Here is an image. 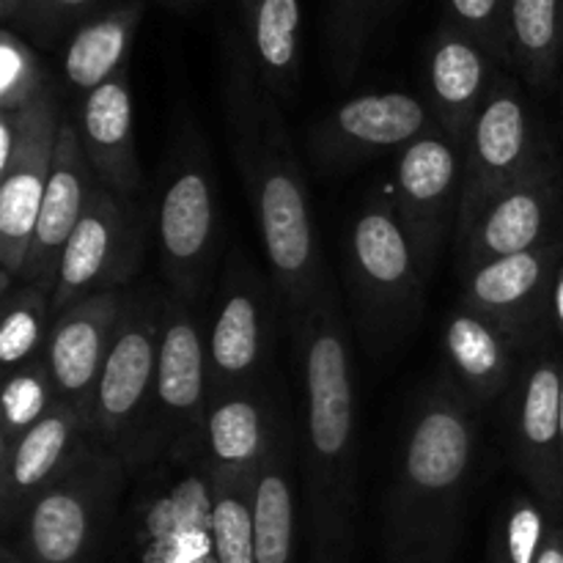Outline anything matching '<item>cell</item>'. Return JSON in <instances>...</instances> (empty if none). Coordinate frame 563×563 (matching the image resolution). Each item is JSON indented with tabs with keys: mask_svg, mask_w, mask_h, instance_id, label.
Wrapping results in <instances>:
<instances>
[{
	"mask_svg": "<svg viewBox=\"0 0 563 563\" xmlns=\"http://www.w3.org/2000/svg\"><path fill=\"white\" fill-rule=\"evenodd\" d=\"M550 328L563 339V264L559 267L553 284V297H550Z\"/></svg>",
	"mask_w": 563,
	"mask_h": 563,
	"instance_id": "obj_39",
	"label": "cell"
},
{
	"mask_svg": "<svg viewBox=\"0 0 563 563\" xmlns=\"http://www.w3.org/2000/svg\"><path fill=\"white\" fill-rule=\"evenodd\" d=\"M302 379L300 471L311 563H352L357 537V377L333 280L286 322Z\"/></svg>",
	"mask_w": 563,
	"mask_h": 563,
	"instance_id": "obj_2",
	"label": "cell"
},
{
	"mask_svg": "<svg viewBox=\"0 0 563 563\" xmlns=\"http://www.w3.org/2000/svg\"><path fill=\"white\" fill-rule=\"evenodd\" d=\"M64 115L58 88L27 108L0 113V295L20 284Z\"/></svg>",
	"mask_w": 563,
	"mask_h": 563,
	"instance_id": "obj_10",
	"label": "cell"
},
{
	"mask_svg": "<svg viewBox=\"0 0 563 563\" xmlns=\"http://www.w3.org/2000/svg\"><path fill=\"white\" fill-rule=\"evenodd\" d=\"M550 157H553V146L544 137L526 93L517 86L515 77L500 69L462 152L456 236L471 229L478 212L495 196L526 179Z\"/></svg>",
	"mask_w": 563,
	"mask_h": 563,
	"instance_id": "obj_12",
	"label": "cell"
},
{
	"mask_svg": "<svg viewBox=\"0 0 563 563\" xmlns=\"http://www.w3.org/2000/svg\"><path fill=\"white\" fill-rule=\"evenodd\" d=\"M148 242H154L152 201H126L104 185L93 187L86 214L58 258L53 317L91 295L130 289Z\"/></svg>",
	"mask_w": 563,
	"mask_h": 563,
	"instance_id": "obj_11",
	"label": "cell"
},
{
	"mask_svg": "<svg viewBox=\"0 0 563 563\" xmlns=\"http://www.w3.org/2000/svg\"><path fill=\"white\" fill-rule=\"evenodd\" d=\"M58 405L53 374L47 361L25 363V366L5 372L3 399H0V460Z\"/></svg>",
	"mask_w": 563,
	"mask_h": 563,
	"instance_id": "obj_31",
	"label": "cell"
},
{
	"mask_svg": "<svg viewBox=\"0 0 563 563\" xmlns=\"http://www.w3.org/2000/svg\"><path fill=\"white\" fill-rule=\"evenodd\" d=\"M97 449L82 412L58 401L14 449L0 460V526L9 533L27 506L53 487L69 467Z\"/></svg>",
	"mask_w": 563,
	"mask_h": 563,
	"instance_id": "obj_20",
	"label": "cell"
},
{
	"mask_svg": "<svg viewBox=\"0 0 563 563\" xmlns=\"http://www.w3.org/2000/svg\"><path fill=\"white\" fill-rule=\"evenodd\" d=\"M460 196L462 152L440 126L401 148L390 201L427 280L449 240L451 223L456 225Z\"/></svg>",
	"mask_w": 563,
	"mask_h": 563,
	"instance_id": "obj_16",
	"label": "cell"
},
{
	"mask_svg": "<svg viewBox=\"0 0 563 563\" xmlns=\"http://www.w3.org/2000/svg\"><path fill=\"white\" fill-rule=\"evenodd\" d=\"M135 482L99 563H218L212 482L198 440L165 454Z\"/></svg>",
	"mask_w": 563,
	"mask_h": 563,
	"instance_id": "obj_5",
	"label": "cell"
},
{
	"mask_svg": "<svg viewBox=\"0 0 563 563\" xmlns=\"http://www.w3.org/2000/svg\"><path fill=\"white\" fill-rule=\"evenodd\" d=\"M561 36H563V22H561Z\"/></svg>",
	"mask_w": 563,
	"mask_h": 563,
	"instance_id": "obj_46",
	"label": "cell"
},
{
	"mask_svg": "<svg viewBox=\"0 0 563 563\" xmlns=\"http://www.w3.org/2000/svg\"><path fill=\"white\" fill-rule=\"evenodd\" d=\"M377 0H330L324 20V44H328L330 71L341 86L352 82L366 58L377 22Z\"/></svg>",
	"mask_w": 563,
	"mask_h": 563,
	"instance_id": "obj_33",
	"label": "cell"
},
{
	"mask_svg": "<svg viewBox=\"0 0 563 563\" xmlns=\"http://www.w3.org/2000/svg\"><path fill=\"white\" fill-rule=\"evenodd\" d=\"M563 0H509L511 66L537 91L559 80L563 58Z\"/></svg>",
	"mask_w": 563,
	"mask_h": 563,
	"instance_id": "obj_29",
	"label": "cell"
},
{
	"mask_svg": "<svg viewBox=\"0 0 563 563\" xmlns=\"http://www.w3.org/2000/svg\"><path fill=\"white\" fill-rule=\"evenodd\" d=\"M220 53V104L231 157L256 218L280 317L289 322L330 278L306 170L286 126L284 104L258 80L240 27H225Z\"/></svg>",
	"mask_w": 563,
	"mask_h": 563,
	"instance_id": "obj_1",
	"label": "cell"
},
{
	"mask_svg": "<svg viewBox=\"0 0 563 563\" xmlns=\"http://www.w3.org/2000/svg\"><path fill=\"white\" fill-rule=\"evenodd\" d=\"M152 212L163 284L190 306L203 308L220 275L223 212L209 143L185 108L174 119Z\"/></svg>",
	"mask_w": 563,
	"mask_h": 563,
	"instance_id": "obj_4",
	"label": "cell"
},
{
	"mask_svg": "<svg viewBox=\"0 0 563 563\" xmlns=\"http://www.w3.org/2000/svg\"><path fill=\"white\" fill-rule=\"evenodd\" d=\"M25 3L27 0H0V20H3L5 25H11V22L16 20V14L25 9Z\"/></svg>",
	"mask_w": 563,
	"mask_h": 563,
	"instance_id": "obj_40",
	"label": "cell"
},
{
	"mask_svg": "<svg viewBox=\"0 0 563 563\" xmlns=\"http://www.w3.org/2000/svg\"><path fill=\"white\" fill-rule=\"evenodd\" d=\"M124 297L126 289L91 295L53 319L44 361L53 374L58 401H66L77 412H82L86 423L99 374L108 361L110 344H113L115 328L124 311Z\"/></svg>",
	"mask_w": 563,
	"mask_h": 563,
	"instance_id": "obj_21",
	"label": "cell"
},
{
	"mask_svg": "<svg viewBox=\"0 0 563 563\" xmlns=\"http://www.w3.org/2000/svg\"><path fill=\"white\" fill-rule=\"evenodd\" d=\"M531 346V341L473 311L465 302H460V308L445 319L443 352L449 363L445 372L476 410H484L509 390Z\"/></svg>",
	"mask_w": 563,
	"mask_h": 563,
	"instance_id": "obj_25",
	"label": "cell"
},
{
	"mask_svg": "<svg viewBox=\"0 0 563 563\" xmlns=\"http://www.w3.org/2000/svg\"><path fill=\"white\" fill-rule=\"evenodd\" d=\"M476 412L449 372L412 401L383 504L388 563H454L476 467Z\"/></svg>",
	"mask_w": 563,
	"mask_h": 563,
	"instance_id": "obj_3",
	"label": "cell"
},
{
	"mask_svg": "<svg viewBox=\"0 0 563 563\" xmlns=\"http://www.w3.org/2000/svg\"><path fill=\"white\" fill-rule=\"evenodd\" d=\"M55 80L38 49L11 25L0 31V113L22 110L55 91Z\"/></svg>",
	"mask_w": 563,
	"mask_h": 563,
	"instance_id": "obj_34",
	"label": "cell"
},
{
	"mask_svg": "<svg viewBox=\"0 0 563 563\" xmlns=\"http://www.w3.org/2000/svg\"><path fill=\"white\" fill-rule=\"evenodd\" d=\"M434 126L423 97L407 91L361 93L313 121L302 132V143L319 174H339L385 152H401Z\"/></svg>",
	"mask_w": 563,
	"mask_h": 563,
	"instance_id": "obj_15",
	"label": "cell"
},
{
	"mask_svg": "<svg viewBox=\"0 0 563 563\" xmlns=\"http://www.w3.org/2000/svg\"><path fill=\"white\" fill-rule=\"evenodd\" d=\"M289 412V396L278 374L267 383L209 396L207 418L198 434L209 476L256 478Z\"/></svg>",
	"mask_w": 563,
	"mask_h": 563,
	"instance_id": "obj_18",
	"label": "cell"
},
{
	"mask_svg": "<svg viewBox=\"0 0 563 563\" xmlns=\"http://www.w3.org/2000/svg\"><path fill=\"white\" fill-rule=\"evenodd\" d=\"M212 542L218 563H256L253 542V484L256 478H214Z\"/></svg>",
	"mask_w": 563,
	"mask_h": 563,
	"instance_id": "obj_32",
	"label": "cell"
},
{
	"mask_svg": "<svg viewBox=\"0 0 563 563\" xmlns=\"http://www.w3.org/2000/svg\"><path fill=\"white\" fill-rule=\"evenodd\" d=\"M165 300L168 286L154 280H141L126 289L124 311L88 412L93 445L121 456L130 471L152 412Z\"/></svg>",
	"mask_w": 563,
	"mask_h": 563,
	"instance_id": "obj_8",
	"label": "cell"
},
{
	"mask_svg": "<svg viewBox=\"0 0 563 563\" xmlns=\"http://www.w3.org/2000/svg\"><path fill=\"white\" fill-rule=\"evenodd\" d=\"M0 563H27L22 559V553H16L9 542H3V550H0Z\"/></svg>",
	"mask_w": 563,
	"mask_h": 563,
	"instance_id": "obj_43",
	"label": "cell"
},
{
	"mask_svg": "<svg viewBox=\"0 0 563 563\" xmlns=\"http://www.w3.org/2000/svg\"><path fill=\"white\" fill-rule=\"evenodd\" d=\"M561 196V168L553 154L526 179L495 196L471 229L456 236L460 273L465 275L495 258L533 251L563 236Z\"/></svg>",
	"mask_w": 563,
	"mask_h": 563,
	"instance_id": "obj_17",
	"label": "cell"
},
{
	"mask_svg": "<svg viewBox=\"0 0 563 563\" xmlns=\"http://www.w3.org/2000/svg\"><path fill=\"white\" fill-rule=\"evenodd\" d=\"M143 0H119L75 27L60 49V75L69 91L88 97L126 69L143 20Z\"/></svg>",
	"mask_w": 563,
	"mask_h": 563,
	"instance_id": "obj_27",
	"label": "cell"
},
{
	"mask_svg": "<svg viewBox=\"0 0 563 563\" xmlns=\"http://www.w3.org/2000/svg\"><path fill=\"white\" fill-rule=\"evenodd\" d=\"M297 467L300 434L295 416H286L253 484V542L256 563H295Z\"/></svg>",
	"mask_w": 563,
	"mask_h": 563,
	"instance_id": "obj_26",
	"label": "cell"
},
{
	"mask_svg": "<svg viewBox=\"0 0 563 563\" xmlns=\"http://www.w3.org/2000/svg\"><path fill=\"white\" fill-rule=\"evenodd\" d=\"M209 377L203 344V308L190 306L168 289L159 339L157 379L152 412L143 432L132 473H143L170 451L198 440L207 418Z\"/></svg>",
	"mask_w": 563,
	"mask_h": 563,
	"instance_id": "obj_13",
	"label": "cell"
},
{
	"mask_svg": "<svg viewBox=\"0 0 563 563\" xmlns=\"http://www.w3.org/2000/svg\"><path fill=\"white\" fill-rule=\"evenodd\" d=\"M563 264V236L495 258L462 275V302L537 344L550 328V297Z\"/></svg>",
	"mask_w": 563,
	"mask_h": 563,
	"instance_id": "obj_19",
	"label": "cell"
},
{
	"mask_svg": "<svg viewBox=\"0 0 563 563\" xmlns=\"http://www.w3.org/2000/svg\"><path fill=\"white\" fill-rule=\"evenodd\" d=\"M159 3L170 5V9H179V11H187V9H192V5L203 3V0H159Z\"/></svg>",
	"mask_w": 563,
	"mask_h": 563,
	"instance_id": "obj_44",
	"label": "cell"
},
{
	"mask_svg": "<svg viewBox=\"0 0 563 563\" xmlns=\"http://www.w3.org/2000/svg\"><path fill=\"white\" fill-rule=\"evenodd\" d=\"M553 517L533 493H517L495 526L509 563H537Z\"/></svg>",
	"mask_w": 563,
	"mask_h": 563,
	"instance_id": "obj_36",
	"label": "cell"
},
{
	"mask_svg": "<svg viewBox=\"0 0 563 563\" xmlns=\"http://www.w3.org/2000/svg\"><path fill=\"white\" fill-rule=\"evenodd\" d=\"M537 563H563V522L553 520Z\"/></svg>",
	"mask_w": 563,
	"mask_h": 563,
	"instance_id": "obj_38",
	"label": "cell"
},
{
	"mask_svg": "<svg viewBox=\"0 0 563 563\" xmlns=\"http://www.w3.org/2000/svg\"><path fill=\"white\" fill-rule=\"evenodd\" d=\"M399 3L401 0H377V11H374V22H377V27L383 25V22L388 20L396 9H399Z\"/></svg>",
	"mask_w": 563,
	"mask_h": 563,
	"instance_id": "obj_42",
	"label": "cell"
},
{
	"mask_svg": "<svg viewBox=\"0 0 563 563\" xmlns=\"http://www.w3.org/2000/svg\"><path fill=\"white\" fill-rule=\"evenodd\" d=\"M504 66L451 22L434 31L427 47V104L434 124L465 152L482 104Z\"/></svg>",
	"mask_w": 563,
	"mask_h": 563,
	"instance_id": "obj_22",
	"label": "cell"
},
{
	"mask_svg": "<svg viewBox=\"0 0 563 563\" xmlns=\"http://www.w3.org/2000/svg\"><path fill=\"white\" fill-rule=\"evenodd\" d=\"M487 563H509V559H506L504 542H500V537H498V531H493V537H489Z\"/></svg>",
	"mask_w": 563,
	"mask_h": 563,
	"instance_id": "obj_41",
	"label": "cell"
},
{
	"mask_svg": "<svg viewBox=\"0 0 563 563\" xmlns=\"http://www.w3.org/2000/svg\"><path fill=\"white\" fill-rule=\"evenodd\" d=\"M240 31L258 80L280 104L291 102L302 71L300 0H236Z\"/></svg>",
	"mask_w": 563,
	"mask_h": 563,
	"instance_id": "obj_28",
	"label": "cell"
},
{
	"mask_svg": "<svg viewBox=\"0 0 563 563\" xmlns=\"http://www.w3.org/2000/svg\"><path fill=\"white\" fill-rule=\"evenodd\" d=\"M561 467H563V379H561Z\"/></svg>",
	"mask_w": 563,
	"mask_h": 563,
	"instance_id": "obj_45",
	"label": "cell"
},
{
	"mask_svg": "<svg viewBox=\"0 0 563 563\" xmlns=\"http://www.w3.org/2000/svg\"><path fill=\"white\" fill-rule=\"evenodd\" d=\"M544 341V339H542ZM542 341L531 346L506 390V445L511 465L528 482L555 522H563L561 467V379L563 361Z\"/></svg>",
	"mask_w": 563,
	"mask_h": 563,
	"instance_id": "obj_14",
	"label": "cell"
},
{
	"mask_svg": "<svg viewBox=\"0 0 563 563\" xmlns=\"http://www.w3.org/2000/svg\"><path fill=\"white\" fill-rule=\"evenodd\" d=\"M344 278L363 350L377 357L399 350L421 319L427 275L388 196L368 198L352 220Z\"/></svg>",
	"mask_w": 563,
	"mask_h": 563,
	"instance_id": "obj_6",
	"label": "cell"
},
{
	"mask_svg": "<svg viewBox=\"0 0 563 563\" xmlns=\"http://www.w3.org/2000/svg\"><path fill=\"white\" fill-rule=\"evenodd\" d=\"M53 302L47 291L33 284H16L3 295L0 313V363L5 372L36 361L47 350L53 330Z\"/></svg>",
	"mask_w": 563,
	"mask_h": 563,
	"instance_id": "obj_30",
	"label": "cell"
},
{
	"mask_svg": "<svg viewBox=\"0 0 563 563\" xmlns=\"http://www.w3.org/2000/svg\"><path fill=\"white\" fill-rule=\"evenodd\" d=\"M75 126L99 185L126 201H146V176L135 141L130 66L80 99Z\"/></svg>",
	"mask_w": 563,
	"mask_h": 563,
	"instance_id": "obj_23",
	"label": "cell"
},
{
	"mask_svg": "<svg viewBox=\"0 0 563 563\" xmlns=\"http://www.w3.org/2000/svg\"><path fill=\"white\" fill-rule=\"evenodd\" d=\"M91 163L80 146L75 119L64 115L55 143L53 174H49L47 192H44L42 212H38L36 231H33L31 251H27L25 267L20 273V284H33L53 297L58 258L69 242L71 231L77 229L86 214L91 192L97 187Z\"/></svg>",
	"mask_w": 563,
	"mask_h": 563,
	"instance_id": "obj_24",
	"label": "cell"
},
{
	"mask_svg": "<svg viewBox=\"0 0 563 563\" xmlns=\"http://www.w3.org/2000/svg\"><path fill=\"white\" fill-rule=\"evenodd\" d=\"M445 22L482 44L500 66H511L509 0H445Z\"/></svg>",
	"mask_w": 563,
	"mask_h": 563,
	"instance_id": "obj_37",
	"label": "cell"
},
{
	"mask_svg": "<svg viewBox=\"0 0 563 563\" xmlns=\"http://www.w3.org/2000/svg\"><path fill=\"white\" fill-rule=\"evenodd\" d=\"M132 482L121 456L93 449L27 506L5 542L27 563H99Z\"/></svg>",
	"mask_w": 563,
	"mask_h": 563,
	"instance_id": "obj_7",
	"label": "cell"
},
{
	"mask_svg": "<svg viewBox=\"0 0 563 563\" xmlns=\"http://www.w3.org/2000/svg\"><path fill=\"white\" fill-rule=\"evenodd\" d=\"M108 5H113V0H27L11 27L36 49H55L80 22Z\"/></svg>",
	"mask_w": 563,
	"mask_h": 563,
	"instance_id": "obj_35",
	"label": "cell"
},
{
	"mask_svg": "<svg viewBox=\"0 0 563 563\" xmlns=\"http://www.w3.org/2000/svg\"><path fill=\"white\" fill-rule=\"evenodd\" d=\"M280 306L273 280L231 245L220 264L212 300L203 311L209 396L273 379Z\"/></svg>",
	"mask_w": 563,
	"mask_h": 563,
	"instance_id": "obj_9",
	"label": "cell"
}]
</instances>
